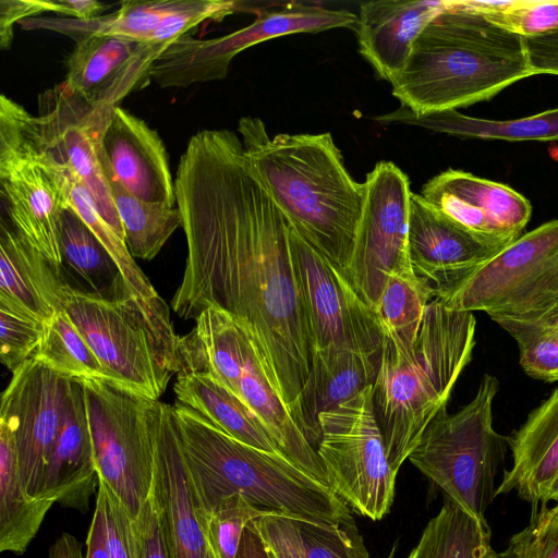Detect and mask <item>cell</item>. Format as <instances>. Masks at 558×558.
<instances>
[{
	"instance_id": "1f68e13d",
	"label": "cell",
	"mask_w": 558,
	"mask_h": 558,
	"mask_svg": "<svg viewBox=\"0 0 558 558\" xmlns=\"http://www.w3.org/2000/svg\"><path fill=\"white\" fill-rule=\"evenodd\" d=\"M407 558H500L487 520H480L444 497Z\"/></svg>"
},
{
	"instance_id": "83f0119b",
	"label": "cell",
	"mask_w": 558,
	"mask_h": 558,
	"mask_svg": "<svg viewBox=\"0 0 558 558\" xmlns=\"http://www.w3.org/2000/svg\"><path fill=\"white\" fill-rule=\"evenodd\" d=\"M173 389L179 403L194 410L228 436L257 449L281 453L253 410L211 374L180 372Z\"/></svg>"
},
{
	"instance_id": "60d3db41",
	"label": "cell",
	"mask_w": 558,
	"mask_h": 558,
	"mask_svg": "<svg viewBox=\"0 0 558 558\" xmlns=\"http://www.w3.org/2000/svg\"><path fill=\"white\" fill-rule=\"evenodd\" d=\"M268 512L271 511L257 508L234 494L202 517L205 539L215 558H235L246 525Z\"/></svg>"
},
{
	"instance_id": "6f0895ef",
	"label": "cell",
	"mask_w": 558,
	"mask_h": 558,
	"mask_svg": "<svg viewBox=\"0 0 558 558\" xmlns=\"http://www.w3.org/2000/svg\"><path fill=\"white\" fill-rule=\"evenodd\" d=\"M396 548L393 547L387 558H393Z\"/></svg>"
},
{
	"instance_id": "5b68a950",
	"label": "cell",
	"mask_w": 558,
	"mask_h": 558,
	"mask_svg": "<svg viewBox=\"0 0 558 558\" xmlns=\"http://www.w3.org/2000/svg\"><path fill=\"white\" fill-rule=\"evenodd\" d=\"M172 408L199 521L234 494L257 508L287 515L352 519L337 494L283 454L245 445L179 402Z\"/></svg>"
},
{
	"instance_id": "d6986e66",
	"label": "cell",
	"mask_w": 558,
	"mask_h": 558,
	"mask_svg": "<svg viewBox=\"0 0 558 558\" xmlns=\"http://www.w3.org/2000/svg\"><path fill=\"white\" fill-rule=\"evenodd\" d=\"M505 246L468 230L426 202L421 194L412 193L409 259L414 272L433 286L436 298L452 289Z\"/></svg>"
},
{
	"instance_id": "c3c4849f",
	"label": "cell",
	"mask_w": 558,
	"mask_h": 558,
	"mask_svg": "<svg viewBox=\"0 0 558 558\" xmlns=\"http://www.w3.org/2000/svg\"><path fill=\"white\" fill-rule=\"evenodd\" d=\"M524 40L532 74L558 75V29Z\"/></svg>"
},
{
	"instance_id": "db71d44e",
	"label": "cell",
	"mask_w": 558,
	"mask_h": 558,
	"mask_svg": "<svg viewBox=\"0 0 558 558\" xmlns=\"http://www.w3.org/2000/svg\"><path fill=\"white\" fill-rule=\"evenodd\" d=\"M551 501L558 502V476L545 489L541 504Z\"/></svg>"
},
{
	"instance_id": "f5cc1de1",
	"label": "cell",
	"mask_w": 558,
	"mask_h": 558,
	"mask_svg": "<svg viewBox=\"0 0 558 558\" xmlns=\"http://www.w3.org/2000/svg\"><path fill=\"white\" fill-rule=\"evenodd\" d=\"M48 558H85L81 543L70 533H63L50 546Z\"/></svg>"
},
{
	"instance_id": "681fc988",
	"label": "cell",
	"mask_w": 558,
	"mask_h": 558,
	"mask_svg": "<svg viewBox=\"0 0 558 558\" xmlns=\"http://www.w3.org/2000/svg\"><path fill=\"white\" fill-rule=\"evenodd\" d=\"M85 558H111L105 507L101 496L97 493L96 508L86 537Z\"/></svg>"
},
{
	"instance_id": "52a82bcc",
	"label": "cell",
	"mask_w": 558,
	"mask_h": 558,
	"mask_svg": "<svg viewBox=\"0 0 558 558\" xmlns=\"http://www.w3.org/2000/svg\"><path fill=\"white\" fill-rule=\"evenodd\" d=\"M498 379L485 374L474 398L453 414L444 408L409 456L446 497L480 520L496 498L495 480L509 449L493 427Z\"/></svg>"
},
{
	"instance_id": "8992f818",
	"label": "cell",
	"mask_w": 558,
	"mask_h": 558,
	"mask_svg": "<svg viewBox=\"0 0 558 558\" xmlns=\"http://www.w3.org/2000/svg\"><path fill=\"white\" fill-rule=\"evenodd\" d=\"M99 360L110 381L151 400L182 369L181 337L160 295L107 299L66 290L63 310Z\"/></svg>"
},
{
	"instance_id": "d4e9b609",
	"label": "cell",
	"mask_w": 558,
	"mask_h": 558,
	"mask_svg": "<svg viewBox=\"0 0 558 558\" xmlns=\"http://www.w3.org/2000/svg\"><path fill=\"white\" fill-rule=\"evenodd\" d=\"M380 355L354 349L313 351L307 379L290 413L315 450L320 439V414L374 385Z\"/></svg>"
},
{
	"instance_id": "7402d4cb",
	"label": "cell",
	"mask_w": 558,
	"mask_h": 558,
	"mask_svg": "<svg viewBox=\"0 0 558 558\" xmlns=\"http://www.w3.org/2000/svg\"><path fill=\"white\" fill-rule=\"evenodd\" d=\"M63 84L95 105L119 106L130 93L149 84L150 69L162 51L148 41L92 35L74 40Z\"/></svg>"
},
{
	"instance_id": "9f6ffc18",
	"label": "cell",
	"mask_w": 558,
	"mask_h": 558,
	"mask_svg": "<svg viewBox=\"0 0 558 558\" xmlns=\"http://www.w3.org/2000/svg\"><path fill=\"white\" fill-rule=\"evenodd\" d=\"M205 558H215L213 551L208 548V546H207V551H206Z\"/></svg>"
},
{
	"instance_id": "836d02e7",
	"label": "cell",
	"mask_w": 558,
	"mask_h": 558,
	"mask_svg": "<svg viewBox=\"0 0 558 558\" xmlns=\"http://www.w3.org/2000/svg\"><path fill=\"white\" fill-rule=\"evenodd\" d=\"M433 286L412 267L393 271L374 310L383 335L403 349H411L427 305L435 299Z\"/></svg>"
},
{
	"instance_id": "ffe728a7",
	"label": "cell",
	"mask_w": 558,
	"mask_h": 558,
	"mask_svg": "<svg viewBox=\"0 0 558 558\" xmlns=\"http://www.w3.org/2000/svg\"><path fill=\"white\" fill-rule=\"evenodd\" d=\"M421 195L457 223L504 245L521 235L532 214L527 198L510 186L463 170L440 172Z\"/></svg>"
},
{
	"instance_id": "603a6c76",
	"label": "cell",
	"mask_w": 558,
	"mask_h": 558,
	"mask_svg": "<svg viewBox=\"0 0 558 558\" xmlns=\"http://www.w3.org/2000/svg\"><path fill=\"white\" fill-rule=\"evenodd\" d=\"M0 306L47 323L64 310L70 287L63 267L1 220Z\"/></svg>"
},
{
	"instance_id": "d6a6232c",
	"label": "cell",
	"mask_w": 558,
	"mask_h": 558,
	"mask_svg": "<svg viewBox=\"0 0 558 558\" xmlns=\"http://www.w3.org/2000/svg\"><path fill=\"white\" fill-rule=\"evenodd\" d=\"M60 250L62 266L68 265L88 286V292L107 299L133 293L107 250L69 207L61 214Z\"/></svg>"
},
{
	"instance_id": "4fadbf2b",
	"label": "cell",
	"mask_w": 558,
	"mask_h": 558,
	"mask_svg": "<svg viewBox=\"0 0 558 558\" xmlns=\"http://www.w3.org/2000/svg\"><path fill=\"white\" fill-rule=\"evenodd\" d=\"M356 24L357 14L345 9L290 2L259 13L250 25L221 37L197 39L190 34L180 37L154 62L150 80L160 87H187L223 80L235 56L252 46L292 34L355 29Z\"/></svg>"
},
{
	"instance_id": "816d5d0a",
	"label": "cell",
	"mask_w": 558,
	"mask_h": 558,
	"mask_svg": "<svg viewBox=\"0 0 558 558\" xmlns=\"http://www.w3.org/2000/svg\"><path fill=\"white\" fill-rule=\"evenodd\" d=\"M235 558H271L254 520L243 531Z\"/></svg>"
},
{
	"instance_id": "30bf717a",
	"label": "cell",
	"mask_w": 558,
	"mask_h": 558,
	"mask_svg": "<svg viewBox=\"0 0 558 558\" xmlns=\"http://www.w3.org/2000/svg\"><path fill=\"white\" fill-rule=\"evenodd\" d=\"M81 381L99 481L135 521L151 493L156 400L105 379Z\"/></svg>"
},
{
	"instance_id": "cb8c5ba5",
	"label": "cell",
	"mask_w": 558,
	"mask_h": 558,
	"mask_svg": "<svg viewBox=\"0 0 558 558\" xmlns=\"http://www.w3.org/2000/svg\"><path fill=\"white\" fill-rule=\"evenodd\" d=\"M446 1L376 0L363 2L355 33L360 54L390 84L405 66L412 45Z\"/></svg>"
},
{
	"instance_id": "74e56055",
	"label": "cell",
	"mask_w": 558,
	"mask_h": 558,
	"mask_svg": "<svg viewBox=\"0 0 558 558\" xmlns=\"http://www.w3.org/2000/svg\"><path fill=\"white\" fill-rule=\"evenodd\" d=\"M304 558H371L354 519L324 521L289 515Z\"/></svg>"
},
{
	"instance_id": "4dcf8cb0",
	"label": "cell",
	"mask_w": 558,
	"mask_h": 558,
	"mask_svg": "<svg viewBox=\"0 0 558 558\" xmlns=\"http://www.w3.org/2000/svg\"><path fill=\"white\" fill-rule=\"evenodd\" d=\"M179 1H123L116 12L90 20L37 16L19 24L23 29L53 31L73 40L99 35L148 41L160 22L179 4Z\"/></svg>"
},
{
	"instance_id": "f35d334b",
	"label": "cell",
	"mask_w": 558,
	"mask_h": 558,
	"mask_svg": "<svg viewBox=\"0 0 558 558\" xmlns=\"http://www.w3.org/2000/svg\"><path fill=\"white\" fill-rule=\"evenodd\" d=\"M494 24L523 38L558 29V1H464Z\"/></svg>"
},
{
	"instance_id": "7dc6e473",
	"label": "cell",
	"mask_w": 558,
	"mask_h": 558,
	"mask_svg": "<svg viewBox=\"0 0 558 558\" xmlns=\"http://www.w3.org/2000/svg\"><path fill=\"white\" fill-rule=\"evenodd\" d=\"M51 12L50 0H1L0 1V47L10 48L13 38V27L24 20L37 17Z\"/></svg>"
},
{
	"instance_id": "11a10c76",
	"label": "cell",
	"mask_w": 558,
	"mask_h": 558,
	"mask_svg": "<svg viewBox=\"0 0 558 558\" xmlns=\"http://www.w3.org/2000/svg\"><path fill=\"white\" fill-rule=\"evenodd\" d=\"M541 322H544V323L548 324L549 326H553L558 329V312L555 315H553L551 317H549L545 320H541Z\"/></svg>"
},
{
	"instance_id": "e575fe53",
	"label": "cell",
	"mask_w": 558,
	"mask_h": 558,
	"mask_svg": "<svg viewBox=\"0 0 558 558\" xmlns=\"http://www.w3.org/2000/svg\"><path fill=\"white\" fill-rule=\"evenodd\" d=\"M106 179L123 227L129 251L133 257L153 259L172 233L182 227L180 209L140 199L125 191L116 180Z\"/></svg>"
},
{
	"instance_id": "9c48e42d",
	"label": "cell",
	"mask_w": 558,
	"mask_h": 558,
	"mask_svg": "<svg viewBox=\"0 0 558 558\" xmlns=\"http://www.w3.org/2000/svg\"><path fill=\"white\" fill-rule=\"evenodd\" d=\"M436 299L496 323L551 317L558 312V219L521 234Z\"/></svg>"
},
{
	"instance_id": "f907efd6",
	"label": "cell",
	"mask_w": 558,
	"mask_h": 558,
	"mask_svg": "<svg viewBox=\"0 0 558 558\" xmlns=\"http://www.w3.org/2000/svg\"><path fill=\"white\" fill-rule=\"evenodd\" d=\"M52 12L62 17L90 20L100 16L108 5L95 0H51Z\"/></svg>"
},
{
	"instance_id": "ac0fdd59",
	"label": "cell",
	"mask_w": 558,
	"mask_h": 558,
	"mask_svg": "<svg viewBox=\"0 0 558 558\" xmlns=\"http://www.w3.org/2000/svg\"><path fill=\"white\" fill-rule=\"evenodd\" d=\"M151 430L154 475L150 496L170 557L205 558L207 543L171 405L155 401Z\"/></svg>"
},
{
	"instance_id": "4316f807",
	"label": "cell",
	"mask_w": 558,
	"mask_h": 558,
	"mask_svg": "<svg viewBox=\"0 0 558 558\" xmlns=\"http://www.w3.org/2000/svg\"><path fill=\"white\" fill-rule=\"evenodd\" d=\"M508 442L512 465L504 471L496 497L515 492L532 509L537 508L558 476V388L530 412Z\"/></svg>"
},
{
	"instance_id": "8fae6325",
	"label": "cell",
	"mask_w": 558,
	"mask_h": 558,
	"mask_svg": "<svg viewBox=\"0 0 558 558\" xmlns=\"http://www.w3.org/2000/svg\"><path fill=\"white\" fill-rule=\"evenodd\" d=\"M319 425L316 451L330 489L356 513L381 520L393 502L397 472L376 420L373 385L322 413Z\"/></svg>"
},
{
	"instance_id": "bcb514c9",
	"label": "cell",
	"mask_w": 558,
	"mask_h": 558,
	"mask_svg": "<svg viewBox=\"0 0 558 558\" xmlns=\"http://www.w3.org/2000/svg\"><path fill=\"white\" fill-rule=\"evenodd\" d=\"M137 558H171L151 496L133 521Z\"/></svg>"
},
{
	"instance_id": "5bb4252c",
	"label": "cell",
	"mask_w": 558,
	"mask_h": 558,
	"mask_svg": "<svg viewBox=\"0 0 558 558\" xmlns=\"http://www.w3.org/2000/svg\"><path fill=\"white\" fill-rule=\"evenodd\" d=\"M364 184L365 199L352 253L340 271L374 312L388 277L412 267L408 250L412 192L408 175L391 161L377 162Z\"/></svg>"
},
{
	"instance_id": "f6af8a7d",
	"label": "cell",
	"mask_w": 558,
	"mask_h": 558,
	"mask_svg": "<svg viewBox=\"0 0 558 558\" xmlns=\"http://www.w3.org/2000/svg\"><path fill=\"white\" fill-rule=\"evenodd\" d=\"M271 558H304L298 532L289 515L268 512L254 520Z\"/></svg>"
},
{
	"instance_id": "ee69618b",
	"label": "cell",
	"mask_w": 558,
	"mask_h": 558,
	"mask_svg": "<svg viewBox=\"0 0 558 558\" xmlns=\"http://www.w3.org/2000/svg\"><path fill=\"white\" fill-rule=\"evenodd\" d=\"M97 493L104 501L111 558H137L132 518L118 496L101 481Z\"/></svg>"
},
{
	"instance_id": "7bdbcfd3",
	"label": "cell",
	"mask_w": 558,
	"mask_h": 558,
	"mask_svg": "<svg viewBox=\"0 0 558 558\" xmlns=\"http://www.w3.org/2000/svg\"><path fill=\"white\" fill-rule=\"evenodd\" d=\"M45 323L0 306V356L12 373L32 359L41 341Z\"/></svg>"
},
{
	"instance_id": "d590c367",
	"label": "cell",
	"mask_w": 558,
	"mask_h": 558,
	"mask_svg": "<svg viewBox=\"0 0 558 558\" xmlns=\"http://www.w3.org/2000/svg\"><path fill=\"white\" fill-rule=\"evenodd\" d=\"M33 357L72 379L110 381L92 348L64 311L45 323L41 341Z\"/></svg>"
},
{
	"instance_id": "b9f144b4",
	"label": "cell",
	"mask_w": 558,
	"mask_h": 558,
	"mask_svg": "<svg viewBox=\"0 0 558 558\" xmlns=\"http://www.w3.org/2000/svg\"><path fill=\"white\" fill-rule=\"evenodd\" d=\"M499 554L500 558H558V502L532 509L527 524Z\"/></svg>"
},
{
	"instance_id": "44dd1931",
	"label": "cell",
	"mask_w": 558,
	"mask_h": 558,
	"mask_svg": "<svg viewBox=\"0 0 558 558\" xmlns=\"http://www.w3.org/2000/svg\"><path fill=\"white\" fill-rule=\"evenodd\" d=\"M98 155L106 178L140 199L174 207V180L159 134L146 122L116 106L104 128Z\"/></svg>"
},
{
	"instance_id": "2e32d148",
	"label": "cell",
	"mask_w": 558,
	"mask_h": 558,
	"mask_svg": "<svg viewBox=\"0 0 558 558\" xmlns=\"http://www.w3.org/2000/svg\"><path fill=\"white\" fill-rule=\"evenodd\" d=\"M71 384L72 378L32 357L12 373L2 393L0 420L14 433L21 482L31 497L40 498Z\"/></svg>"
},
{
	"instance_id": "277c9868",
	"label": "cell",
	"mask_w": 558,
	"mask_h": 558,
	"mask_svg": "<svg viewBox=\"0 0 558 558\" xmlns=\"http://www.w3.org/2000/svg\"><path fill=\"white\" fill-rule=\"evenodd\" d=\"M475 326L473 313L448 308L434 299L411 349L383 335L373 403L395 472L447 407L460 374L472 359Z\"/></svg>"
},
{
	"instance_id": "e0dca14e",
	"label": "cell",
	"mask_w": 558,
	"mask_h": 558,
	"mask_svg": "<svg viewBox=\"0 0 558 558\" xmlns=\"http://www.w3.org/2000/svg\"><path fill=\"white\" fill-rule=\"evenodd\" d=\"M114 107L92 104L62 82L39 97L37 117L48 145L87 189L104 220L124 240L98 155L100 134Z\"/></svg>"
},
{
	"instance_id": "6da1fadb",
	"label": "cell",
	"mask_w": 558,
	"mask_h": 558,
	"mask_svg": "<svg viewBox=\"0 0 558 558\" xmlns=\"http://www.w3.org/2000/svg\"><path fill=\"white\" fill-rule=\"evenodd\" d=\"M187 255L172 310L209 306L256 340L289 411L307 379L313 344L291 250V226L230 130L195 133L174 178Z\"/></svg>"
},
{
	"instance_id": "7a4b0ae2",
	"label": "cell",
	"mask_w": 558,
	"mask_h": 558,
	"mask_svg": "<svg viewBox=\"0 0 558 558\" xmlns=\"http://www.w3.org/2000/svg\"><path fill=\"white\" fill-rule=\"evenodd\" d=\"M244 153L290 226L339 270L348 264L365 184L347 170L330 133L270 137L256 117L239 120Z\"/></svg>"
},
{
	"instance_id": "9a60e30c",
	"label": "cell",
	"mask_w": 558,
	"mask_h": 558,
	"mask_svg": "<svg viewBox=\"0 0 558 558\" xmlns=\"http://www.w3.org/2000/svg\"><path fill=\"white\" fill-rule=\"evenodd\" d=\"M290 241L313 351L354 349L381 353L383 331L375 313L341 271L292 227Z\"/></svg>"
},
{
	"instance_id": "f546056e",
	"label": "cell",
	"mask_w": 558,
	"mask_h": 558,
	"mask_svg": "<svg viewBox=\"0 0 558 558\" xmlns=\"http://www.w3.org/2000/svg\"><path fill=\"white\" fill-rule=\"evenodd\" d=\"M53 504L24 489L14 433L0 420V551L24 554Z\"/></svg>"
},
{
	"instance_id": "f1b7e54d",
	"label": "cell",
	"mask_w": 558,
	"mask_h": 558,
	"mask_svg": "<svg viewBox=\"0 0 558 558\" xmlns=\"http://www.w3.org/2000/svg\"><path fill=\"white\" fill-rule=\"evenodd\" d=\"M383 124H410L438 133L480 140L508 142H558V108L512 120H489L446 110L416 116L400 106L397 110L377 117Z\"/></svg>"
},
{
	"instance_id": "3957f363",
	"label": "cell",
	"mask_w": 558,
	"mask_h": 558,
	"mask_svg": "<svg viewBox=\"0 0 558 558\" xmlns=\"http://www.w3.org/2000/svg\"><path fill=\"white\" fill-rule=\"evenodd\" d=\"M533 76L523 37L464 1H446L414 40L392 95L416 116L486 101Z\"/></svg>"
},
{
	"instance_id": "8d00e7d4",
	"label": "cell",
	"mask_w": 558,
	"mask_h": 558,
	"mask_svg": "<svg viewBox=\"0 0 558 558\" xmlns=\"http://www.w3.org/2000/svg\"><path fill=\"white\" fill-rule=\"evenodd\" d=\"M66 207L73 209L82 218L107 250L119 267L126 286L134 294L145 299L159 295L135 263L125 241L99 215L90 194L73 171L70 172Z\"/></svg>"
},
{
	"instance_id": "7c38bea8",
	"label": "cell",
	"mask_w": 558,
	"mask_h": 558,
	"mask_svg": "<svg viewBox=\"0 0 558 558\" xmlns=\"http://www.w3.org/2000/svg\"><path fill=\"white\" fill-rule=\"evenodd\" d=\"M192 367L211 374L241 398L259 417L280 452L329 487L317 451L294 422L256 340L244 325L222 326L204 337L195 349Z\"/></svg>"
},
{
	"instance_id": "484cf974",
	"label": "cell",
	"mask_w": 558,
	"mask_h": 558,
	"mask_svg": "<svg viewBox=\"0 0 558 558\" xmlns=\"http://www.w3.org/2000/svg\"><path fill=\"white\" fill-rule=\"evenodd\" d=\"M99 485L82 381L72 379L62 424L43 478L40 498L86 511Z\"/></svg>"
},
{
	"instance_id": "ab89813d",
	"label": "cell",
	"mask_w": 558,
	"mask_h": 558,
	"mask_svg": "<svg viewBox=\"0 0 558 558\" xmlns=\"http://www.w3.org/2000/svg\"><path fill=\"white\" fill-rule=\"evenodd\" d=\"M502 327L518 343L520 365L531 377L558 381V329L544 322L526 323L500 320Z\"/></svg>"
},
{
	"instance_id": "ba28073f",
	"label": "cell",
	"mask_w": 558,
	"mask_h": 558,
	"mask_svg": "<svg viewBox=\"0 0 558 558\" xmlns=\"http://www.w3.org/2000/svg\"><path fill=\"white\" fill-rule=\"evenodd\" d=\"M70 169L48 145L39 119L0 96V184L10 223L48 258L62 266L61 214Z\"/></svg>"
}]
</instances>
